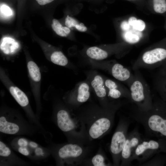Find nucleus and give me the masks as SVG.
<instances>
[{
	"mask_svg": "<svg viewBox=\"0 0 166 166\" xmlns=\"http://www.w3.org/2000/svg\"><path fill=\"white\" fill-rule=\"evenodd\" d=\"M129 115L143 126L148 137L166 140V105L160 98L153 100L149 110L141 111L135 106Z\"/></svg>",
	"mask_w": 166,
	"mask_h": 166,
	"instance_id": "nucleus-1",
	"label": "nucleus"
},
{
	"mask_svg": "<svg viewBox=\"0 0 166 166\" xmlns=\"http://www.w3.org/2000/svg\"><path fill=\"white\" fill-rule=\"evenodd\" d=\"M121 105L120 102H112L104 106L100 111L79 115L90 141L101 138L109 132L113 125L116 112Z\"/></svg>",
	"mask_w": 166,
	"mask_h": 166,
	"instance_id": "nucleus-2",
	"label": "nucleus"
},
{
	"mask_svg": "<svg viewBox=\"0 0 166 166\" xmlns=\"http://www.w3.org/2000/svg\"><path fill=\"white\" fill-rule=\"evenodd\" d=\"M56 121L59 128L70 136L71 142L87 144L88 138L84 123L79 115H71L61 109L57 113Z\"/></svg>",
	"mask_w": 166,
	"mask_h": 166,
	"instance_id": "nucleus-3",
	"label": "nucleus"
},
{
	"mask_svg": "<svg viewBox=\"0 0 166 166\" xmlns=\"http://www.w3.org/2000/svg\"><path fill=\"white\" fill-rule=\"evenodd\" d=\"M134 71L133 78L128 86L130 101L134 103L139 110L148 111L152 108L153 104L150 88L139 70Z\"/></svg>",
	"mask_w": 166,
	"mask_h": 166,
	"instance_id": "nucleus-4",
	"label": "nucleus"
},
{
	"mask_svg": "<svg viewBox=\"0 0 166 166\" xmlns=\"http://www.w3.org/2000/svg\"><path fill=\"white\" fill-rule=\"evenodd\" d=\"M166 61V39L157 46L145 51L134 63V71L160 67Z\"/></svg>",
	"mask_w": 166,
	"mask_h": 166,
	"instance_id": "nucleus-5",
	"label": "nucleus"
},
{
	"mask_svg": "<svg viewBox=\"0 0 166 166\" xmlns=\"http://www.w3.org/2000/svg\"><path fill=\"white\" fill-rule=\"evenodd\" d=\"M130 123L128 118L121 117L112 137L109 151L114 166L120 165L121 153L127 138Z\"/></svg>",
	"mask_w": 166,
	"mask_h": 166,
	"instance_id": "nucleus-6",
	"label": "nucleus"
},
{
	"mask_svg": "<svg viewBox=\"0 0 166 166\" xmlns=\"http://www.w3.org/2000/svg\"><path fill=\"white\" fill-rule=\"evenodd\" d=\"M161 152L166 153V140L142 138L135 150L133 160H136L140 165Z\"/></svg>",
	"mask_w": 166,
	"mask_h": 166,
	"instance_id": "nucleus-7",
	"label": "nucleus"
},
{
	"mask_svg": "<svg viewBox=\"0 0 166 166\" xmlns=\"http://www.w3.org/2000/svg\"><path fill=\"white\" fill-rule=\"evenodd\" d=\"M85 145L73 142L65 144L58 149V157L62 162L68 165L82 164L89 151V147Z\"/></svg>",
	"mask_w": 166,
	"mask_h": 166,
	"instance_id": "nucleus-8",
	"label": "nucleus"
},
{
	"mask_svg": "<svg viewBox=\"0 0 166 166\" xmlns=\"http://www.w3.org/2000/svg\"><path fill=\"white\" fill-rule=\"evenodd\" d=\"M142 138L137 128H135L128 133L127 138L123 149L120 166H130L133 160L135 150Z\"/></svg>",
	"mask_w": 166,
	"mask_h": 166,
	"instance_id": "nucleus-9",
	"label": "nucleus"
},
{
	"mask_svg": "<svg viewBox=\"0 0 166 166\" xmlns=\"http://www.w3.org/2000/svg\"><path fill=\"white\" fill-rule=\"evenodd\" d=\"M0 79L11 94L20 106L26 107L28 105L29 101L26 95L13 84L1 68L0 69Z\"/></svg>",
	"mask_w": 166,
	"mask_h": 166,
	"instance_id": "nucleus-10",
	"label": "nucleus"
},
{
	"mask_svg": "<svg viewBox=\"0 0 166 166\" xmlns=\"http://www.w3.org/2000/svg\"><path fill=\"white\" fill-rule=\"evenodd\" d=\"M104 80L108 97L113 100L124 97L130 101V92L128 88L111 79L106 78Z\"/></svg>",
	"mask_w": 166,
	"mask_h": 166,
	"instance_id": "nucleus-11",
	"label": "nucleus"
},
{
	"mask_svg": "<svg viewBox=\"0 0 166 166\" xmlns=\"http://www.w3.org/2000/svg\"><path fill=\"white\" fill-rule=\"evenodd\" d=\"M106 67L111 75L117 80L123 82L128 86L133 79L134 74L128 68L117 62L109 63Z\"/></svg>",
	"mask_w": 166,
	"mask_h": 166,
	"instance_id": "nucleus-12",
	"label": "nucleus"
},
{
	"mask_svg": "<svg viewBox=\"0 0 166 166\" xmlns=\"http://www.w3.org/2000/svg\"><path fill=\"white\" fill-rule=\"evenodd\" d=\"M90 95L89 85L83 82L78 85L75 92L70 98L69 102L75 105L82 104L88 101Z\"/></svg>",
	"mask_w": 166,
	"mask_h": 166,
	"instance_id": "nucleus-13",
	"label": "nucleus"
},
{
	"mask_svg": "<svg viewBox=\"0 0 166 166\" xmlns=\"http://www.w3.org/2000/svg\"><path fill=\"white\" fill-rule=\"evenodd\" d=\"M91 83L97 97L103 101L104 105H108L110 102H108L104 79L101 76L97 75L94 77Z\"/></svg>",
	"mask_w": 166,
	"mask_h": 166,
	"instance_id": "nucleus-14",
	"label": "nucleus"
},
{
	"mask_svg": "<svg viewBox=\"0 0 166 166\" xmlns=\"http://www.w3.org/2000/svg\"><path fill=\"white\" fill-rule=\"evenodd\" d=\"M27 67L33 91L35 94L38 93L39 91L41 80L40 70L37 64L32 61H28Z\"/></svg>",
	"mask_w": 166,
	"mask_h": 166,
	"instance_id": "nucleus-15",
	"label": "nucleus"
},
{
	"mask_svg": "<svg viewBox=\"0 0 166 166\" xmlns=\"http://www.w3.org/2000/svg\"><path fill=\"white\" fill-rule=\"evenodd\" d=\"M154 88L166 105V77L158 73L154 78Z\"/></svg>",
	"mask_w": 166,
	"mask_h": 166,
	"instance_id": "nucleus-16",
	"label": "nucleus"
},
{
	"mask_svg": "<svg viewBox=\"0 0 166 166\" xmlns=\"http://www.w3.org/2000/svg\"><path fill=\"white\" fill-rule=\"evenodd\" d=\"M20 128L16 124L9 121L4 116L0 117V131L4 133L13 135L17 133Z\"/></svg>",
	"mask_w": 166,
	"mask_h": 166,
	"instance_id": "nucleus-17",
	"label": "nucleus"
},
{
	"mask_svg": "<svg viewBox=\"0 0 166 166\" xmlns=\"http://www.w3.org/2000/svg\"><path fill=\"white\" fill-rule=\"evenodd\" d=\"M19 47L18 43L12 38L4 37L1 41L0 49L6 54L14 53L18 49Z\"/></svg>",
	"mask_w": 166,
	"mask_h": 166,
	"instance_id": "nucleus-18",
	"label": "nucleus"
},
{
	"mask_svg": "<svg viewBox=\"0 0 166 166\" xmlns=\"http://www.w3.org/2000/svg\"><path fill=\"white\" fill-rule=\"evenodd\" d=\"M88 162V165L94 166H106L112 165L106 157L105 153L101 149L90 160H87L86 159L83 163Z\"/></svg>",
	"mask_w": 166,
	"mask_h": 166,
	"instance_id": "nucleus-19",
	"label": "nucleus"
},
{
	"mask_svg": "<svg viewBox=\"0 0 166 166\" xmlns=\"http://www.w3.org/2000/svg\"><path fill=\"white\" fill-rule=\"evenodd\" d=\"M87 55L90 58L96 60H102L107 58L108 53L105 50L96 46L89 47L86 52Z\"/></svg>",
	"mask_w": 166,
	"mask_h": 166,
	"instance_id": "nucleus-20",
	"label": "nucleus"
},
{
	"mask_svg": "<svg viewBox=\"0 0 166 166\" xmlns=\"http://www.w3.org/2000/svg\"><path fill=\"white\" fill-rule=\"evenodd\" d=\"M50 60L53 63L61 66H65L68 64L67 57L60 51H55L51 54Z\"/></svg>",
	"mask_w": 166,
	"mask_h": 166,
	"instance_id": "nucleus-21",
	"label": "nucleus"
},
{
	"mask_svg": "<svg viewBox=\"0 0 166 166\" xmlns=\"http://www.w3.org/2000/svg\"><path fill=\"white\" fill-rule=\"evenodd\" d=\"M52 27L56 34L61 37H67L70 32L69 28L63 26L59 21L55 19L53 20Z\"/></svg>",
	"mask_w": 166,
	"mask_h": 166,
	"instance_id": "nucleus-22",
	"label": "nucleus"
},
{
	"mask_svg": "<svg viewBox=\"0 0 166 166\" xmlns=\"http://www.w3.org/2000/svg\"><path fill=\"white\" fill-rule=\"evenodd\" d=\"M157 154L148 160L141 164L140 166H154L164 165L166 161V156Z\"/></svg>",
	"mask_w": 166,
	"mask_h": 166,
	"instance_id": "nucleus-23",
	"label": "nucleus"
},
{
	"mask_svg": "<svg viewBox=\"0 0 166 166\" xmlns=\"http://www.w3.org/2000/svg\"><path fill=\"white\" fill-rule=\"evenodd\" d=\"M65 24L69 28H75L79 31L84 32L87 28L82 23H80L73 18L67 16L65 19Z\"/></svg>",
	"mask_w": 166,
	"mask_h": 166,
	"instance_id": "nucleus-24",
	"label": "nucleus"
},
{
	"mask_svg": "<svg viewBox=\"0 0 166 166\" xmlns=\"http://www.w3.org/2000/svg\"><path fill=\"white\" fill-rule=\"evenodd\" d=\"M153 9L158 14L166 12V0H153Z\"/></svg>",
	"mask_w": 166,
	"mask_h": 166,
	"instance_id": "nucleus-25",
	"label": "nucleus"
},
{
	"mask_svg": "<svg viewBox=\"0 0 166 166\" xmlns=\"http://www.w3.org/2000/svg\"><path fill=\"white\" fill-rule=\"evenodd\" d=\"M123 38L126 42L130 44L136 43L140 40V38L137 34L128 31L124 34Z\"/></svg>",
	"mask_w": 166,
	"mask_h": 166,
	"instance_id": "nucleus-26",
	"label": "nucleus"
},
{
	"mask_svg": "<svg viewBox=\"0 0 166 166\" xmlns=\"http://www.w3.org/2000/svg\"><path fill=\"white\" fill-rule=\"evenodd\" d=\"M11 153L10 148L1 141H0V156L1 157H6Z\"/></svg>",
	"mask_w": 166,
	"mask_h": 166,
	"instance_id": "nucleus-27",
	"label": "nucleus"
},
{
	"mask_svg": "<svg viewBox=\"0 0 166 166\" xmlns=\"http://www.w3.org/2000/svg\"><path fill=\"white\" fill-rule=\"evenodd\" d=\"M12 11L9 6L5 5H3L1 6V16L8 17L12 15Z\"/></svg>",
	"mask_w": 166,
	"mask_h": 166,
	"instance_id": "nucleus-28",
	"label": "nucleus"
},
{
	"mask_svg": "<svg viewBox=\"0 0 166 166\" xmlns=\"http://www.w3.org/2000/svg\"><path fill=\"white\" fill-rule=\"evenodd\" d=\"M133 28L139 31H143L145 27L144 22L141 19H137L133 26Z\"/></svg>",
	"mask_w": 166,
	"mask_h": 166,
	"instance_id": "nucleus-29",
	"label": "nucleus"
},
{
	"mask_svg": "<svg viewBox=\"0 0 166 166\" xmlns=\"http://www.w3.org/2000/svg\"><path fill=\"white\" fill-rule=\"evenodd\" d=\"M158 73L166 77V61L160 66Z\"/></svg>",
	"mask_w": 166,
	"mask_h": 166,
	"instance_id": "nucleus-30",
	"label": "nucleus"
},
{
	"mask_svg": "<svg viewBox=\"0 0 166 166\" xmlns=\"http://www.w3.org/2000/svg\"><path fill=\"white\" fill-rule=\"evenodd\" d=\"M121 28L124 31H128L130 28V25L128 22L126 21H123L121 24Z\"/></svg>",
	"mask_w": 166,
	"mask_h": 166,
	"instance_id": "nucleus-31",
	"label": "nucleus"
},
{
	"mask_svg": "<svg viewBox=\"0 0 166 166\" xmlns=\"http://www.w3.org/2000/svg\"><path fill=\"white\" fill-rule=\"evenodd\" d=\"M18 144L20 147H26L28 145V142L26 139L22 138L18 139Z\"/></svg>",
	"mask_w": 166,
	"mask_h": 166,
	"instance_id": "nucleus-32",
	"label": "nucleus"
},
{
	"mask_svg": "<svg viewBox=\"0 0 166 166\" xmlns=\"http://www.w3.org/2000/svg\"><path fill=\"white\" fill-rule=\"evenodd\" d=\"M18 151L19 153L24 156H28L30 154V152L26 147H20Z\"/></svg>",
	"mask_w": 166,
	"mask_h": 166,
	"instance_id": "nucleus-33",
	"label": "nucleus"
},
{
	"mask_svg": "<svg viewBox=\"0 0 166 166\" xmlns=\"http://www.w3.org/2000/svg\"><path fill=\"white\" fill-rule=\"evenodd\" d=\"M40 5H44L49 3L54 0H36Z\"/></svg>",
	"mask_w": 166,
	"mask_h": 166,
	"instance_id": "nucleus-34",
	"label": "nucleus"
},
{
	"mask_svg": "<svg viewBox=\"0 0 166 166\" xmlns=\"http://www.w3.org/2000/svg\"><path fill=\"white\" fill-rule=\"evenodd\" d=\"M137 20L136 18L134 17H132L129 18L128 22L130 26H133L135 22Z\"/></svg>",
	"mask_w": 166,
	"mask_h": 166,
	"instance_id": "nucleus-35",
	"label": "nucleus"
},
{
	"mask_svg": "<svg viewBox=\"0 0 166 166\" xmlns=\"http://www.w3.org/2000/svg\"><path fill=\"white\" fill-rule=\"evenodd\" d=\"M35 152L37 155H39L42 153V150L40 148H38L36 149Z\"/></svg>",
	"mask_w": 166,
	"mask_h": 166,
	"instance_id": "nucleus-36",
	"label": "nucleus"
},
{
	"mask_svg": "<svg viewBox=\"0 0 166 166\" xmlns=\"http://www.w3.org/2000/svg\"><path fill=\"white\" fill-rule=\"evenodd\" d=\"M30 145L31 147L34 148H36L38 146L37 144L34 142H30Z\"/></svg>",
	"mask_w": 166,
	"mask_h": 166,
	"instance_id": "nucleus-37",
	"label": "nucleus"
},
{
	"mask_svg": "<svg viewBox=\"0 0 166 166\" xmlns=\"http://www.w3.org/2000/svg\"></svg>",
	"mask_w": 166,
	"mask_h": 166,
	"instance_id": "nucleus-38",
	"label": "nucleus"
}]
</instances>
